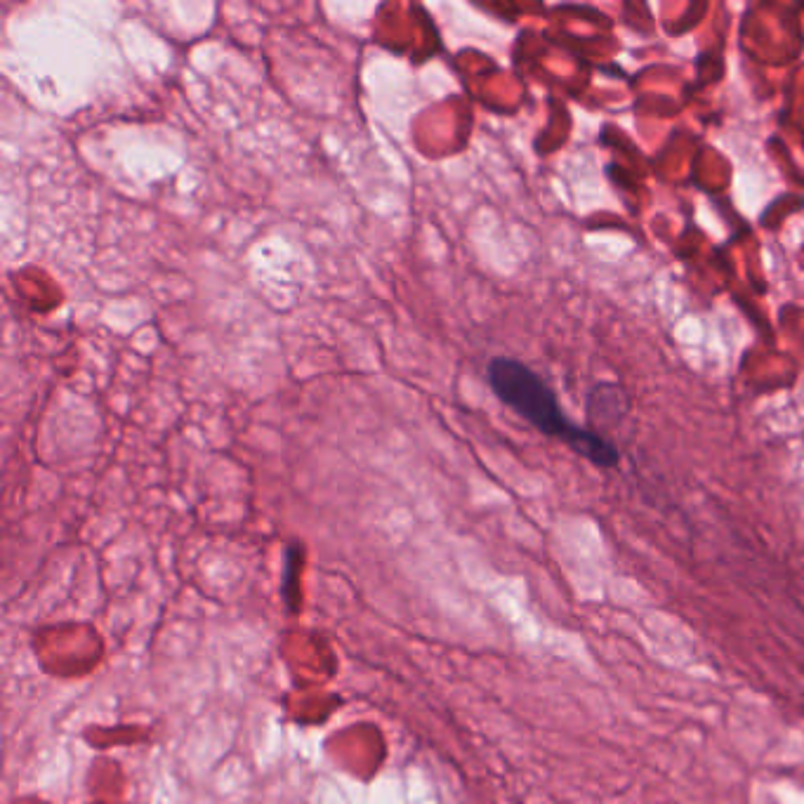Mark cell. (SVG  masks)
Wrapping results in <instances>:
<instances>
[{"instance_id":"cell-1","label":"cell","mask_w":804,"mask_h":804,"mask_svg":"<svg viewBox=\"0 0 804 804\" xmlns=\"http://www.w3.org/2000/svg\"><path fill=\"white\" fill-rule=\"evenodd\" d=\"M486 378H489L491 390L496 397L510 406L514 413L522 415L524 420L540 430L548 437H555L564 444H569L573 451H578L590 463L599 467H611L618 463V451L614 444L599 437V434L585 430V427L571 423L559 408L557 394L550 390L548 382L522 361L496 357L486 366Z\"/></svg>"},{"instance_id":"cell-2","label":"cell","mask_w":804,"mask_h":804,"mask_svg":"<svg viewBox=\"0 0 804 804\" xmlns=\"http://www.w3.org/2000/svg\"><path fill=\"white\" fill-rule=\"evenodd\" d=\"M302 566V550L298 543H291L286 550V571H283V599L288 602V609L298 611L300 604V585L298 573Z\"/></svg>"}]
</instances>
